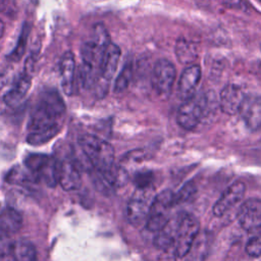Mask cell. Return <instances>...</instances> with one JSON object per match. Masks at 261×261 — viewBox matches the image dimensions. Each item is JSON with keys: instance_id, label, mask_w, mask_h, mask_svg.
Listing matches in <instances>:
<instances>
[{"instance_id": "18", "label": "cell", "mask_w": 261, "mask_h": 261, "mask_svg": "<svg viewBox=\"0 0 261 261\" xmlns=\"http://www.w3.org/2000/svg\"><path fill=\"white\" fill-rule=\"evenodd\" d=\"M179 217L180 213L176 214L173 217H170L166 224L159 231H157V234L154 239V244L158 249L168 250L174 247Z\"/></svg>"}, {"instance_id": "20", "label": "cell", "mask_w": 261, "mask_h": 261, "mask_svg": "<svg viewBox=\"0 0 261 261\" xmlns=\"http://www.w3.org/2000/svg\"><path fill=\"white\" fill-rule=\"evenodd\" d=\"M175 55L182 64H191L198 57V48L196 43L187 39H178L175 44Z\"/></svg>"}, {"instance_id": "31", "label": "cell", "mask_w": 261, "mask_h": 261, "mask_svg": "<svg viewBox=\"0 0 261 261\" xmlns=\"http://www.w3.org/2000/svg\"><path fill=\"white\" fill-rule=\"evenodd\" d=\"M260 1H261V0H260Z\"/></svg>"}, {"instance_id": "9", "label": "cell", "mask_w": 261, "mask_h": 261, "mask_svg": "<svg viewBox=\"0 0 261 261\" xmlns=\"http://www.w3.org/2000/svg\"><path fill=\"white\" fill-rule=\"evenodd\" d=\"M176 70L174 65L167 59H159L154 64L151 83L159 95H168L172 89Z\"/></svg>"}, {"instance_id": "26", "label": "cell", "mask_w": 261, "mask_h": 261, "mask_svg": "<svg viewBox=\"0 0 261 261\" xmlns=\"http://www.w3.org/2000/svg\"><path fill=\"white\" fill-rule=\"evenodd\" d=\"M246 252L252 257L261 256V233L251 238L246 245Z\"/></svg>"}, {"instance_id": "17", "label": "cell", "mask_w": 261, "mask_h": 261, "mask_svg": "<svg viewBox=\"0 0 261 261\" xmlns=\"http://www.w3.org/2000/svg\"><path fill=\"white\" fill-rule=\"evenodd\" d=\"M61 87L66 95L75 92V60L71 52H65L60 61Z\"/></svg>"}, {"instance_id": "27", "label": "cell", "mask_w": 261, "mask_h": 261, "mask_svg": "<svg viewBox=\"0 0 261 261\" xmlns=\"http://www.w3.org/2000/svg\"><path fill=\"white\" fill-rule=\"evenodd\" d=\"M134 180L137 189H148L152 186L153 174L150 171H141L135 175Z\"/></svg>"}, {"instance_id": "22", "label": "cell", "mask_w": 261, "mask_h": 261, "mask_svg": "<svg viewBox=\"0 0 261 261\" xmlns=\"http://www.w3.org/2000/svg\"><path fill=\"white\" fill-rule=\"evenodd\" d=\"M22 223L20 214L13 208H5L0 213V228L7 233L16 232Z\"/></svg>"}, {"instance_id": "24", "label": "cell", "mask_w": 261, "mask_h": 261, "mask_svg": "<svg viewBox=\"0 0 261 261\" xmlns=\"http://www.w3.org/2000/svg\"><path fill=\"white\" fill-rule=\"evenodd\" d=\"M132 79V63L127 62L122 67L121 71L119 72L115 84H114V92L121 93L123 92L129 85Z\"/></svg>"}, {"instance_id": "15", "label": "cell", "mask_w": 261, "mask_h": 261, "mask_svg": "<svg viewBox=\"0 0 261 261\" xmlns=\"http://www.w3.org/2000/svg\"><path fill=\"white\" fill-rule=\"evenodd\" d=\"M245 99L242 89L236 85L228 84L224 86L219 94V106L225 114H236L239 112Z\"/></svg>"}, {"instance_id": "11", "label": "cell", "mask_w": 261, "mask_h": 261, "mask_svg": "<svg viewBox=\"0 0 261 261\" xmlns=\"http://www.w3.org/2000/svg\"><path fill=\"white\" fill-rule=\"evenodd\" d=\"M238 220L247 231H253L261 227V201L249 199L244 202L238 211Z\"/></svg>"}, {"instance_id": "28", "label": "cell", "mask_w": 261, "mask_h": 261, "mask_svg": "<svg viewBox=\"0 0 261 261\" xmlns=\"http://www.w3.org/2000/svg\"><path fill=\"white\" fill-rule=\"evenodd\" d=\"M13 242L11 241L9 233L0 228V258L11 253Z\"/></svg>"}, {"instance_id": "3", "label": "cell", "mask_w": 261, "mask_h": 261, "mask_svg": "<svg viewBox=\"0 0 261 261\" xmlns=\"http://www.w3.org/2000/svg\"><path fill=\"white\" fill-rule=\"evenodd\" d=\"M174 205V194L171 191L165 190L156 195L146 220L147 229L153 232L159 231L169 220V212Z\"/></svg>"}, {"instance_id": "30", "label": "cell", "mask_w": 261, "mask_h": 261, "mask_svg": "<svg viewBox=\"0 0 261 261\" xmlns=\"http://www.w3.org/2000/svg\"><path fill=\"white\" fill-rule=\"evenodd\" d=\"M3 34H4V22L0 19V39L2 38Z\"/></svg>"}, {"instance_id": "6", "label": "cell", "mask_w": 261, "mask_h": 261, "mask_svg": "<svg viewBox=\"0 0 261 261\" xmlns=\"http://www.w3.org/2000/svg\"><path fill=\"white\" fill-rule=\"evenodd\" d=\"M207 97H196L195 95L179 106L177 111V123L185 129H193L202 120L207 107Z\"/></svg>"}, {"instance_id": "13", "label": "cell", "mask_w": 261, "mask_h": 261, "mask_svg": "<svg viewBox=\"0 0 261 261\" xmlns=\"http://www.w3.org/2000/svg\"><path fill=\"white\" fill-rule=\"evenodd\" d=\"M126 173L118 167H114V165L107 170H96L94 169V184L98 190L103 193L111 192L115 190L117 187L121 186L125 181Z\"/></svg>"}, {"instance_id": "14", "label": "cell", "mask_w": 261, "mask_h": 261, "mask_svg": "<svg viewBox=\"0 0 261 261\" xmlns=\"http://www.w3.org/2000/svg\"><path fill=\"white\" fill-rule=\"evenodd\" d=\"M246 125L257 130L261 128V97L256 95L245 96V99L239 110Z\"/></svg>"}, {"instance_id": "12", "label": "cell", "mask_w": 261, "mask_h": 261, "mask_svg": "<svg viewBox=\"0 0 261 261\" xmlns=\"http://www.w3.org/2000/svg\"><path fill=\"white\" fill-rule=\"evenodd\" d=\"M246 187L242 181L231 184L219 197L213 206V213L216 216H222L229 209L240 203L245 195Z\"/></svg>"}, {"instance_id": "5", "label": "cell", "mask_w": 261, "mask_h": 261, "mask_svg": "<svg viewBox=\"0 0 261 261\" xmlns=\"http://www.w3.org/2000/svg\"><path fill=\"white\" fill-rule=\"evenodd\" d=\"M25 167L49 187H55L57 182V160L44 154H31L25 160Z\"/></svg>"}, {"instance_id": "19", "label": "cell", "mask_w": 261, "mask_h": 261, "mask_svg": "<svg viewBox=\"0 0 261 261\" xmlns=\"http://www.w3.org/2000/svg\"><path fill=\"white\" fill-rule=\"evenodd\" d=\"M31 87V76L29 73H24L15 84L14 86L4 95L3 100L9 106H14L19 103L25 94L28 93Z\"/></svg>"}, {"instance_id": "8", "label": "cell", "mask_w": 261, "mask_h": 261, "mask_svg": "<svg viewBox=\"0 0 261 261\" xmlns=\"http://www.w3.org/2000/svg\"><path fill=\"white\" fill-rule=\"evenodd\" d=\"M119 57H120V49L116 45L110 43L105 49L103 56L101 58L99 69H98V79L95 84V86L98 87L99 93L102 95L106 92L108 83L111 81V79L115 74Z\"/></svg>"}, {"instance_id": "10", "label": "cell", "mask_w": 261, "mask_h": 261, "mask_svg": "<svg viewBox=\"0 0 261 261\" xmlns=\"http://www.w3.org/2000/svg\"><path fill=\"white\" fill-rule=\"evenodd\" d=\"M74 159L57 161V182L65 191L77 190L82 185V176Z\"/></svg>"}, {"instance_id": "23", "label": "cell", "mask_w": 261, "mask_h": 261, "mask_svg": "<svg viewBox=\"0 0 261 261\" xmlns=\"http://www.w3.org/2000/svg\"><path fill=\"white\" fill-rule=\"evenodd\" d=\"M30 35V28L28 25V23H24L22 25L17 44L14 48V50L10 53L9 55V59L12 61H18L21 56L23 55L24 51H25V47H27V41H28V37Z\"/></svg>"}, {"instance_id": "25", "label": "cell", "mask_w": 261, "mask_h": 261, "mask_svg": "<svg viewBox=\"0 0 261 261\" xmlns=\"http://www.w3.org/2000/svg\"><path fill=\"white\" fill-rule=\"evenodd\" d=\"M196 193V186L193 181H188L186 182L180 190L174 194V203L179 204V203H184L187 202L188 200H190L193 195Z\"/></svg>"}, {"instance_id": "21", "label": "cell", "mask_w": 261, "mask_h": 261, "mask_svg": "<svg viewBox=\"0 0 261 261\" xmlns=\"http://www.w3.org/2000/svg\"><path fill=\"white\" fill-rule=\"evenodd\" d=\"M11 254L14 261H37V251L33 243L28 240L13 242Z\"/></svg>"}, {"instance_id": "1", "label": "cell", "mask_w": 261, "mask_h": 261, "mask_svg": "<svg viewBox=\"0 0 261 261\" xmlns=\"http://www.w3.org/2000/svg\"><path fill=\"white\" fill-rule=\"evenodd\" d=\"M64 110L59 94L54 90L45 91L31 115L27 142L30 145H41L53 139L60 130L58 118Z\"/></svg>"}, {"instance_id": "2", "label": "cell", "mask_w": 261, "mask_h": 261, "mask_svg": "<svg viewBox=\"0 0 261 261\" xmlns=\"http://www.w3.org/2000/svg\"><path fill=\"white\" fill-rule=\"evenodd\" d=\"M77 144L94 169L107 170L114 165V149L105 140L86 134L79 137Z\"/></svg>"}, {"instance_id": "29", "label": "cell", "mask_w": 261, "mask_h": 261, "mask_svg": "<svg viewBox=\"0 0 261 261\" xmlns=\"http://www.w3.org/2000/svg\"><path fill=\"white\" fill-rule=\"evenodd\" d=\"M6 82H7V77L4 73H1L0 74V91L2 90V88L6 85Z\"/></svg>"}, {"instance_id": "7", "label": "cell", "mask_w": 261, "mask_h": 261, "mask_svg": "<svg viewBox=\"0 0 261 261\" xmlns=\"http://www.w3.org/2000/svg\"><path fill=\"white\" fill-rule=\"evenodd\" d=\"M153 189H138L129 199L126 206V218L133 225H140L144 220H147L151 204L154 197L152 196Z\"/></svg>"}, {"instance_id": "4", "label": "cell", "mask_w": 261, "mask_h": 261, "mask_svg": "<svg viewBox=\"0 0 261 261\" xmlns=\"http://www.w3.org/2000/svg\"><path fill=\"white\" fill-rule=\"evenodd\" d=\"M199 229L200 223L196 216L190 213L180 212L179 223L173 247L176 257L181 258L188 254L199 232Z\"/></svg>"}, {"instance_id": "16", "label": "cell", "mask_w": 261, "mask_h": 261, "mask_svg": "<svg viewBox=\"0 0 261 261\" xmlns=\"http://www.w3.org/2000/svg\"><path fill=\"white\" fill-rule=\"evenodd\" d=\"M201 79V68L199 65L193 64L188 66L180 74L178 82V94L184 100L194 96L195 90Z\"/></svg>"}]
</instances>
